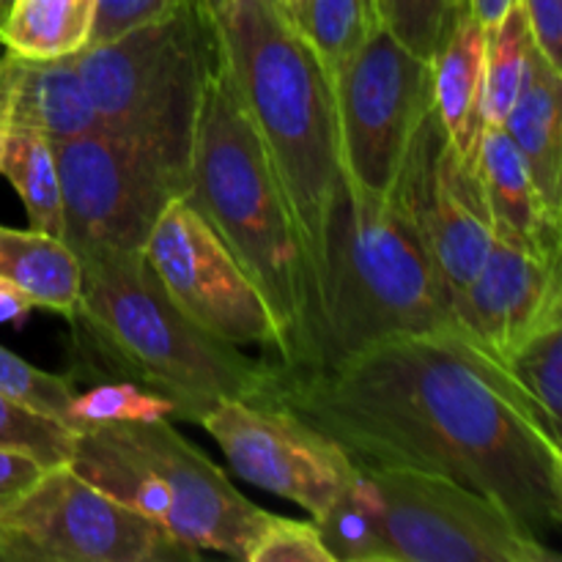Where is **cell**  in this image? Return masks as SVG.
Listing matches in <instances>:
<instances>
[{"label":"cell","instance_id":"d590c367","mask_svg":"<svg viewBox=\"0 0 562 562\" xmlns=\"http://www.w3.org/2000/svg\"><path fill=\"white\" fill-rule=\"evenodd\" d=\"M467 3H470L472 14H475L477 22L483 25V31L492 33L519 0H467Z\"/></svg>","mask_w":562,"mask_h":562},{"label":"cell","instance_id":"d4e9b609","mask_svg":"<svg viewBox=\"0 0 562 562\" xmlns=\"http://www.w3.org/2000/svg\"><path fill=\"white\" fill-rule=\"evenodd\" d=\"M379 25L376 0H307L302 33L333 80Z\"/></svg>","mask_w":562,"mask_h":562},{"label":"cell","instance_id":"ffe728a7","mask_svg":"<svg viewBox=\"0 0 562 562\" xmlns=\"http://www.w3.org/2000/svg\"><path fill=\"white\" fill-rule=\"evenodd\" d=\"M0 278L14 283L33 307L75 316L82 294V263L60 236L0 225Z\"/></svg>","mask_w":562,"mask_h":562},{"label":"cell","instance_id":"30bf717a","mask_svg":"<svg viewBox=\"0 0 562 562\" xmlns=\"http://www.w3.org/2000/svg\"><path fill=\"white\" fill-rule=\"evenodd\" d=\"M344 176L360 192L387 198L417 126L434 108L431 60L384 25L333 75Z\"/></svg>","mask_w":562,"mask_h":562},{"label":"cell","instance_id":"8d00e7d4","mask_svg":"<svg viewBox=\"0 0 562 562\" xmlns=\"http://www.w3.org/2000/svg\"><path fill=\"white\" fill-rule=\"evenodd\" d=\"M9 104H11V55L0 53V154L9 135Z\"/></svg>","mask_w":562,"mask_h":562},{"label":"cell","instance_id":"74e56055","mask_svg":"<svg viewBox=\"0 0 562 562\" xmlns=\"http://www.w3.org/2000/svg\"><path fill=\"white\" fill-rule=\"evenodd\" d=\"M274 3L280 5V11H283L285 16H289L291 22H294L296 27H305V14H307V0H274Z\"/></svg>","mask_w":562,"mask_h":562},{"label":"cell","instance_id":"603a6c76","mask_svg":"<svg viewBox=\"0 0 562 562\" xmlns=\"http://www.w3.org/2000/svg\"><path fill=\"white\" fill-rule=\"evenodd\" d=\"M382 503L371 477L357 467L349 486L316 521L333 562H382Z\"/></svg>","mask_w":562,"mask_h":562},{"label":"cell","instance_id":"ac0fdd59","mask_svg":"<svg viewBox=\"0 0 562 562\" xmlns=\"http://www.w3.org/2000/svg\"><path fill=\"white\" fill-rule=\"evenodd\" d=\"M9 126L38 132L49 143H64L99 130V115L75 55L55 60L11 55Z\"/></svg>","mask_w":562,"mask_h":562},{"label":"cell","instance_id":"277c9868","mask_svg":"<svg viewBox=\"0 0 562 562\" xmlns=\"http://www.w3.org/2000/svg\"><path fill=\"white\" fill-rule=\"evenodd\" d=\"M184 198L261 291L283 338L274 362L291 366L305 344L311 267L289 198L223 58L203 93Z\"/></svg>","mask_w":562,"mask_h":562},{"label":"cell","instance_id":"d6a6232c","mask_svg":"<svg viewBox=\"0 0 562 562\" xmlns=\"http://www.w3.org/2000/svg\"><path fill=\"white\" fill-rule=\"evenodd\" d=\"M49 467L42 464L36 456L22 450L0 448V508H9L16 499L25 497L36 483L47 475Z\"/></svg>","mask_w":562,"mask_h":562},{"label":"cell","instance_id":"7402d4cb","mask_svg":"<svg viewBox=\"0 0 562 562\" xmlns=\"http://www.w3.org/2000/svg\"><path fill=\"white\" fill-rule=\"evenodd\" d=\"M0 176H5L20 195L31 228L64 239V201L55 143L33 130L9 126L0 154Z\"/></svg>","mask_w":562,"mask_h":562},{"label":"cell","instance_id":"cb8c5ba5","mask_svg":"<svg viewBox=\"0 0 562 562\" xmlns=\"http://www.w3.org/2000/svg\"><path fill=\"white\" fill-rule=\"evenodd\" d=\"M536 49L530 20L519 3L488 33L486 82H483V124L503 126L525 82L527 60Z\"/></svg>","mask_w":562,"mask_h":562},{"label":"cell","instance_id":"4316f807","mask_svg":"<svg viewBox=\"0 0 562 562\" xmlns=\"http://www.w3.org/2000/svg\"><path fill=\"white\" fill-rule=\"evenodd\" d=\"M510 376L541 406L547 420L560 431L562 415V318L538 329L505 360Z\"/></svg>","mask_w":562,"mask_h":562},{"label":"cell","instance_id":"3957f363","mask_svg":"<svg viewBox=\"0 0 562 562\" xmlns=\"http://www.w3.org/2000/svg\"><path fill=\"white\" fill-rule=\"evenodd\" d=\"M220 58L294 212L307 267L344 179L333 80L274 0H234L212 14Z\"/></svg>","mask_w":562,"mask_h":562},{"label":"cell","instance_id":"4fadbf2b","mask_svg":"<svg viewBox=\"0 0 562 562\" xmlns=\"http://www.w3.org/2000/svg\"><path fill=\"white\" fill-rule=\"evenodd\" d=\"M198 423L220 445L234 475L296 503L313 519L357 475V464L335 439L269 401L220 398Z\"/></svg>","mask_w":562,"mask_h":562},{"label":"cell","instance_id":"44dd1931","mask_svg":"<svg viewBox=\"0 0 562 562\" xmlns=\"http://www.w3.org/2000/svg\"><path fill=\"white\" fill-rule=\"evenodd\" d=\"M97 0H11L0 20V47L16 58L55 60L91 42Z\"/></svg>","mask_w":562,"mask_h":562},{"label":"cell","instance_id":"6da1fadb","mask_svg":"<svg viewBox=\"0 0 562 562\" xmlns=\"http://www.w3.org/2000/svg\"><path fill=\"white\" fill-rule=\"evenodd\" d=\"M258 401L300 415L355 464L450 477L538 538L562 527L560 431L464 335H404L318 368L269 362Z\"/></svg>","mask_w":562,"mask_h":562},{"label":"cell","instance_id":"2e32d148","mask_svg":"<svg viewBox=\"0 0 562 562\" xmlns=\"http://www.w3.org/2000/svg\"><path fill=\"white\" fill-rule=\"evenodd\" d=\"M475 176L494 236L541 258H562V217L543 203L519 148L503 126H486L475 151Z\"/></svg>","mask_w":562,"mask_h":562},{"label":"cell","instance_id":"e0dca14e","mask_svg":"<svg viewBox=\"0 0 562 562\" xmlns=\"http://www.w3.org/2000/svg\"><path fill=\"white\" fill-rule=\"evenodd\" d=\"M488 33L467 0H453L442 38L431 55L434 113L448 132L456 151L475 165L483 124V82H486Z\"/></svg>","mask_w":562,"mask_h":562},{"label":"cell","instance_id":"836d02e7","mask_svg":"<svg viewBox=\"0 0 562 562\" xmlns=\"http://www.w3.org/2000/svg\"><path fill=\"white\" fill-rule=\"evenodd\" d=\"M543 58L562 71V0H521Z\"/></svg>","mask_w":562,"mask_h":562},{"label":"cell","instance_id":"5b68a950","mask_svg":"<svg viewBox=\"0 0 562 562\" xmlns=\"http://www.w3.org/2000/svg\"><path fill=\"white\" fill-rule=\"evenodd\" d=\"M80 263L82 294L69 324L110 376L168 395L192 423L220 398H261L269 362L192 324L143 252H97Z\"/></svg>","mask_w":562,"mask_h":562},{"label":"cell","instance_id":"f35d334b","mask_svg":"<svg viewBox=\"0 0 562 562\" xmlns=\"http://www.w3.org/2000/svg\"><path fill=\"white\" fill-rule=\"evenodd\" d=\"M198 3H201V5H203V11H206V14L212 16L214 11L225 9V5H228V3H234V0H198Z\"/></svg>","mask_w":562,"mask_h":562},{"label":"cell","instance_id":"7a4b0ae2","mask_svg":"<svg viewBox=\"0 0 562 562\" xmlns=\"http://www.w3.org/2000/svg\"><path fill=\"white\" fill-rule=\"evenodd\" d=\"M431 333L464 335L415 223L393 195H366L344 176L311 256L305 344L285 368L333 366L382 340Z\"/></svg>","mask_w":562,"mask_h":562},{"label":"cell","instance_id":"4dcf8cb0","mask_svg":"<svg viewBox=\"0 0 562 562\" xmlns=\"http://www.w3.org/2000/svg\"><path fill=\"white\" fill-rule=\"evenodd\" d=\"M245 562H333L316 521H294L269 514Z\"/></svg>","mask_w":562,"mask_h":562},{"label":"cell","instance_id":"e575fe53","mask_svg":"<svg viewBox=\"0 0 562 562\" xmlns=\"http://www.w3.org/2000/svg\"><path fill=\"white\" fill-rule=\"evenodd\" d=\"M33 311V302L16 289L14 283H9L5 278H0V324H20L25 322L27 313Z\"/></svg>","mask_w":562,"mask_h":562},{"label":"cell","instance_id":"ba28073f","mask_svg":"<svg viewBox=\"0 0 562 562\" xmlns=\"http://www.w3.org/2000/svg\"><path fill=\"white\" fill-rule=\"evenodd\" d=\"M360 467L382 503V562H560L503 505L461 483L401 467Z\"/></svg>","mask_w":562,"mask_h":562},{"label":"cell","instance_id":"484cf974","mask_svg":"<svg viewBox=\"0 0 562 562\" xmlns=\"http://www.w3.org/2000/svg\"><path fill=\"white\" fill-rule=\"evenodd\" d=\"M71 428L99 426V423H143V420H184L181 406L151 387L113 379L75 393L71 398Z\"/></svg>","mask_w":562,"mask_h":562},{"label":"cell","instance_id":"1f68e13d","mask_svg":"<svg viewBox=\"0 0 562 562\" xmlns=\"http://www.w3.org/2000/svg\"><path fill=\"white\" fill-rule=\"evenodd\" d=\"M181 3H187V0H97V16H93V31L88 44L108 42V38L121 36V33L143 25V22L159 20V16L179 9Z\"/></svg>","mask_w":562,"mask_h":562},{"label":"cell","instance_id":"9c48e42d","mask_svg":"<svg viewBox=\"0 0 562 562\" xmlns=\"http://www.w3.org/2000/svg\"><path fill=\"white\" fill-rule=\"evenodd\" d=\"M201 552L77 475L49 467L36 488L0 508V562H173Z\"/></svg>","mask_w":562,"mask_h":562},{"label":"cell","instance_id":"52a82bcc","mask_svg":"<svg viewBox=\"0 0 562 562\" xmlns=\"http://www.w3.org/2000/svg\"><path fill=\"white\" fill-rule=\"evenodd\" d=\"M69 467L201 554L247 560L269 519L170 420L77 428Z\"/></svg>","mask_w":562,"mask_h":562},{"label":"cell","instance_id":"f546056e","mask_svg":"<svg viewBox=\"0 0 562 562\" xmlns=\"http://www.w3.org/2000/svg\"><path fill=\"white\" fill-rule=\"evenodd\" d=\"M379 22L398 38L404 47L420 58L431 60L453 0H376Z\"/></svg>","mask_w":562,"mask_h":562},{"label":"cell","instance_id":"7c38bea8","mask_svg":"<svg viewBox=\"0 0 562 562\" xmlns=\"http://www.w3.org/2000/svg\"><path fill=\"white\" fill-rule=\"evenodd\" d=\"M64 201V241L77 258L143 252L168 201L184 195L146 154L97 130L55 143Z\"/></svg>","mask_w":562,"mask_h":562},{"label":"cell","instance_id":"f1b7e54d","mask_svg":"<svg viewBox=\"0 0 562 562\" xmlns=\"http://www.w3.org/2000/svg\"><path fill=\"white\" fill-rule=\"evenodd\" d=\"M0 448L31 453L47 467L69 464L75 428L0 395Z\"/></svg>","mask_w":562,"mask_h":562},{"label":"cell","instance_id":"5bb4252c","mask_svg":"<svg viewBox=\"0 0 562 562\" xmlns=\"http://www.w3.org/2000/svg\"><path fill=\"white\" fill-rule=\"evenodd\" d=\"M390 195L415 223L456 316L492 250L494 228L475 165L456 151L434 108L417 126Z\"/></svg>","mask_w":562,"mask_h":562},{"label":"cell","instance_id":"d6986e66","mask_svg":"<svg viewBox=\"0 0 562 562\" xmlns=\"http://www.w3.org/2000/svg\"><path fill=\"white\" fill-rule=\"evenodd\" d=\"M562 71L549 64L541 49L527 60L525 82L505 119L503 130L519 148L543 203L562 217Z\"/></svg>","mask_w":562,"mask_h":562},{"label":"cell","instance_id":"8992f818","mask_svg":"<svg viewBox=\"0 0 562 562\" xmlns=\"http://www.w3.org/2000/svg\"><path fill=\"white\" fill-rule=\"evenodd\" d=\"M75 58L99 130L146 154L187 192L203 93L220 58L203 5L187 0Z\"/></svg>","mask_w":562,"mask_h":562},{"label":"cell","instance_id":"8fae6325","mask_svg":"<svg viewBox=\"0 0 562 562\" xmlns=\"http://www.w3.org/2000/svg\"><path fill=\"white\" fill-rule=\"evenodd\" d=\"M143 258L173 305L203 333L236 349L258 346L263 360H280L283 338L267 300L184 195L159 212Z\"/></svg>","mask_w":562,"mask_h":562},{"label":"cell","instance_id":"9a60e30c","mask_svg":"<svg viewBox=\"0 0 562 562\" xmlns=\"http://www.w3.org/2000/svg\"><path fill=\"white\" fill-rule=\"evenodd\" d=\"M560 318L562 258H541L494 236L481 272L456 311L464 338L505 366L527 338Z\"/></svg>","mask_w":562,"mask_h":562},{"label":"cell","instance_id":"ab89813d","mask_svg":"<svg viewBox=\"0 0 562 562\" xmlns=\"http://www.w3.org/2000/svg\"><path fill=\"white\" fill-rule=\"evenodd\" d=\"M9 5H11V0H0V20H3V16H5Z\"/></svg>","mask_w":562,"mask_h":562},{"label":"cell","instance_id":"83f0119b","mask_svg":"<svg viewBox=\"0 0 562 562\" xmlns=\"http://www.w3.org/2000/svg\"><path fill=\"white\" fill-rule=\"evenodd\" d=\"M75 387V376L42 371L5 346H0V395H5V398L38 412V415L66 423L71 428L69 409L77 393Z\"/></svg>","mask_w":562,"mask_h":562}]
</instances>
